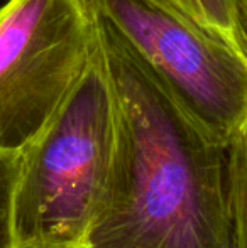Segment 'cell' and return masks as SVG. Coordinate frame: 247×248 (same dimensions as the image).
Returning a JSON list of instances; mask_svg holds the SVG:
<instances>
[{"instance_id":"cell-3","label":"cell","mask_w":247,"mask_h":248,"mask_svg":"<svg viewBox=\"0 0 247 248\" xmlns=\"http://www.w3.org/2000/svg\"><path fill=\"white\" fill-rule=\"evenodd\" d=\"M97 14L218 144L247 118V56L171 0H92Z\"/></svg>"},{"instance_id":"cell-1","label":"cell","mask_w":247,"mask_h":248,"mask_svg":"<svg viewBox=\"0 0 247 248\" xmlns=\"http://www.w3.org/2000/svg\"><path fill=\"white\" fill-rule=\"evenodd\" d=\"M117 105L112 174L80 248H235L218 144L99 16Z\"/></svg>"},{"instance_id":"cell-8","label":"cell","mask_w":247,"mask_h":248,"mask_svg":"<svg viewBox=\"0 0 247 248\" xmlns=\"http://www.w3.org/2000/svg\"><path fill=\"white\" fill-rule=\"evenodd\" d=\"M239 24H241V44L247 56V0H239Z\"/></svg>"},{"instance_id":"cell-6","label":"cell","mask_w":247,"mask_h":248,"mask_svg":"<svg viewBox=\"0 0 247 248\" xmlns=\"http://www.w3.org/2000/svg\"><path fill=\"white\" fill-rule=\"evenodd\" d=\"M235 248H247V118L229 145Z\"/></svg>"},{"instance_id":"cell-7","label":"cell","mask_w":247,"mask_h":248,"mask_svg":"<svg viewBox=\"0 0 247 248\" xmlns=\"http://www.w3.org/2000/svg\"><path fill=\"white\" fill-rule=\"evenodd\" d=\"M20 150L0 149V248H17L14 194L19 176Z\"/></svg>"},{"instance_id":"cell-5","label":"cell","mask_w":247,"mask_h":248,"mask_svg":"<svg viewBox=\"0 0 247 248\" xmlns=\"http://www.w3.org/2000/svg\"><path fill=\"white\" fill-rule=\"evenodd\" d=\"M171 2L185 10L188 16L203 24L212 32L242 51L239 0H171Z\"/></svg>"},{"instance_id":"cell-2","label":"cell","mask_w":247,"mask_h":248,"mask_svg":"<svg viewBox=\"0 0 247 248\" xmlns=\"http://www.w3.org/2000/svg\"><path fill=\"white\" fill-rule=\"evenodd\" d=\"M115 149L117 105L100 43L60 110L20 150L17 248H80L105 194Z\"/></svg>"},{"instance_id":"cell-4","label":"cell","mask_w":247,"mask_h":248,"mask_svg":"<svg viewBox=\"0 0 247 248\" xmlns=\"http://www.w3.org/2000/svg\"><path fill=\"white\" fill-rule=\"evenodd\" d=\"M100 46L92 0L0 7V149L22 150L60 110Z\"/></svg>"}]
</instances>
